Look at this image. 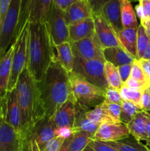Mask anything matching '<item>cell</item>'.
<instances>
[{"label": "cell", "instance_id": "9c48e42d", "mask_svg": "<svg viewBox=\"0 0 150 151\" xmlns=\"http://www.w3.org/2000/svg\"><path fill=\"white\" fill-rule=\"evenodd\" d=\"M44 22L54 46L70 42L69 24L64 11L56 7L54 3L50 7Z\"/></svg>", "mask_w": 150, "mask_h": 151}, {"label": "cell", "instance_id": "ee69618b", "mask_svg": "<svg viewBox=\"0 0 150 151\" xmlns=\"http://www.w3.org/2000/svg\"><path fill=\"white\" fill-rule=\"evenodd\" d=\"M78 0H54L53 3L56 7L63 11H65L69 6L71 5Z\"/></svg>", "mask_w": 150, "mask_h": 151}, {"label": "cell", "instance_id": "1f68e13d", "mask_svg": "<svg viewBox=\"0 0 150 151\" xmlns=\"http://www.w3.org/2000/svg\"><path fill=\"white\" fill-rule=\"evenodd\" d=\"M119 91H120V94L124 100H127V101L131 102V103L136 105L140 109H141V100L142 91H134V90L129 89V88L124 86H122L121 88Z\"/></svg>", "mask_w": 150, "mask_h": 151}, {"label": "cell", "instance_id": "9a60e30c", "mask_svg": "<svg viewBox=\"0 0 150 151\" xmlns=\"http://www.w3.org/2000/svg\"><path fill=\"white\" fill-rule=\"evenodd\" d=\"M92 17L95 25V35L103 50L121 46L115 31L101 15L93 16Z\"/></svg>", "mask_w": 150, "mask_h": 151}, {"label": "cell", "instance_id": "4fadbf2b", "mask_svg": "<svg viewBox=\"0 0 150 151\" xmlns=\"http://www.w3.org/2000/svg\"><path fill=\"white\" fill-rule=\"evenodd\" d=\"M0 151H23V140L5 121L0 101Z\"/></svg>", "mask_w": 150, "mask_h": 151}, {"label": "cell", "instance_id": "60d3db41", "mask_svg": "<svg viewBox=\"0 0 150 151\" xmlns=\"http://www.w3.org/2000/svg\"><path fill=\"white\" fill-rule=\"evenodd\" d=\"M132 66V63H130V64L122 65V66L117 67L119 75H120V78L121 79V81L123 83L129 78V77H130Z\"/></svg>", "mask_w": 150, "mask_h": 151}, {"label": "cell", "instance_id": "ab89813d", "mask_svg": "<svg viewBox=\"0 0 150 151\" xmlns=\"http://www.w3.org/2000/svg\"><path fill=\"white\" fill-rule=\"evenodd\" d=\"M89 145L95 151H119L114 147L107 145L105 142L96 141V140L91 142Z\"/></svg>", "mask_w": 150, "mask_h": 151}, {"label": "cell", "instance_id": "52a82bcc", "mask_svg": "<svg viewBox=\"0 0 150 151\" xmlns=\"http://www.w3.org/2000/svg\"><path fill=\"white\" fill-rule=\"evenodd\" d=\"M27 35L28 23L25 25L21 33L14 41L15 49L12 60V69L7 86V91L16 88L18 79L27 64Z\"/></svg>", "mask_w": 150, "mask_h": 151}, {"label": "cell", "instance_id": "83f0119b", "mask_svg": "<svg viewBox=\"0 0 150 151\" xmlns=\"http://www.w3.org/2000/svg\"><path fill=\"white\" fill-rule=\"evenodd\" d=\"M94 140V136L82 131L73 132V138L70 143L69 151H82Z\"/></svg>", "mask_w": 150, "mask_h": 151}, {"label": "cell", "instance_id": "f6af8a7d", "mask_svg": "<svg viewBox=\"0 0 150 151\" xmlns=\"http://www.w3.org/2000/svg\"><path fill=\"white\" fill-rule=\"evenodd\" d=\"M137 60H138V63H139V65L141 66V69H142L143 72L145 74L147 79L150 81V64L148 63V61H147L146 60H145V59L141 58Z\"/></svg>", "mask_w": 150, "mask_h": 151}, {"label": "cell", "instance_id": "11a10c76", "mask_svg": "<svg viewBox=\"0 0 150 151\" xmlns=\"http://www.w3.org/2000/svg\"><path fill=\"white\" fill-rule=\"evenodd\" d=\"M149 89H150V85H149ZM149 113H150V111H149Z\"/></svg>", "mask_w": 150, "mask_h": 151}, {"label": "cell", "instance_id": "d6a6232c", "mask_svg": "<svg viewBox=\"0 0 150 151\" xmlns=\"http://www.w3.org/2000/svg\"><path fill=\"white\" fill-rule=\"evenodd\" d=\"M130 77L132 78H133L134 80L138 81V82H139L140 83H141L142 85H144V86H149L150 81L147 79L145 74L143 72L141 66L139 65V63H138V60H137L136 59H135V60H134L133 63H132Z\"/></svg>", "mask_w": 150, "mask_h": 151}, {"label": "cell", "instance_id": "74e56055", "mask_svg": "<svg viewBox=\"0 0 150 151\" xmlns=\"http://www.w3.org/2000/svg\"><path fill=\"white\" fill-rule=\"evenodd\" d=\"M141 109L144 111H150V89L149 86L144 88L141 93Z\"/></svg>", "mask_w": 150, "mask_h": 151}, {"label": "cell", "instance_id": "7c38bea8", "mask_svg": "<svg viewBox=\"0 0 150 151\" xmlns=\"http://www.w3.org/2000/svg\"><path fill=\"white\" fill-rule=\"evenodd\" d=\"M71 45L74 56L85 60H99L106 62L103 55V49L96 35L76 42H71Z\"/></svg>", "mask_w": 150, "mask_h": 151}, {"label": "cell", "instance_id": "7402d4cb", "mask_svg": "<svg viewBox=\"0 0 150 151\" xmlns=\"http://www.w3.org/2000/svg\"><path fill=\"white\" fill-rule=\"evenodd\" d=\"M87 110H88V109H84V108L81 107L76 104V116H75V120L73 128H72V131L73 132L82 131V132L88 133V134L94 137L96 132L100 125L91 122L86 117L85 112Z\"/></svg>", "mask_w": 150, "mask_h": 151}, {"label": "cell", "instance_id": "5bb4252c", "mask_svg": "<svg viewBox=\"0 0 150 151\" xmlns=\"http://www.w3.org/2000/svg\"><path fill=\"white\" fill-rule=\"evenodd\" d=\"M130 136L126 125L121 122L104 123L99 127L94 135V140L102 142H116L127 138Z\"/></svg>", "mask_w": 150, "mask_h": 151}, {"label": "cell", "instance_id": "2e32d148", "mask_svg": "<svg viewBox=\"0 0 150 151\" xmlns=\"http://www.w3.org/2000/svg\"><path fill=\"white\" fill-rule=\"evenodd\" d=\"M76 111L75 100H69L60 106L51 118L57 128H73Z\"/></svg>", "mask_w": 150, "mask_h": 151}, {"label": "cell", "instance_id": "7a4b0ae2", "mask_svg": "<svg viewBox=\"0 0 150 151\" xmlns=\"http://www.w3.org/2000/svg\"><path fill=\"white\" fill-rule=\"evenodd\" d=\"M55 55V47L45 22L28 23L26 68L37 82L42 79Z\"/></svg>", "mask_w": 150, "mask_h": 151}, {"label": "cell", "instance_id": "6da1fadb", "mask_svg": "<svg viewBox=\"0 0 150 151\" xmlns=\"http://www.w3.org/2000/svg\"><path fill=\"white\" fill-rule=\"evenodd\" d=\"M15 88L21 117V136L24 147L34 125L46 116V112L40 97L38 82L26 67L19 75Z\"/></svg>", "mask_w": 150, "mask_h": 151}, {"label": "cell", "instance_id": "816d5d0a", "mask_svg": "<svg viewBox=\"0 0 150 151\" xmlns=\"http://www.w3.org/2000/svg\"><path fill=\"white\" fill-rule=\"evenodd\" d=\"M146 146L147 147V148H148L149 151H150V142H148L146 143Z\"/></svg>", "mask_w": 150, "mask_h": 151}, {"label": "cell", "instance_id": "db71d44e", "mask_svg": "<svg viewBox=\"0 0 150 151\" xmlns=\"http://www.w3.org/2000/svg\"><path fill=\"white\" fill-rule=\"evenodd\" d=\"M1 95L0 94V101H1Z\"/></svg>", "mask_w": 150, "mask_h": 151}, {"label": "cell", "instance_id": "44dd1931", "mask_svg": "<svg viewBox=\"0 0 150 151\" xmlns=\"http://www.w3.org/2000/svg\"><path fill=\"white\" fill-rule=\"evenodd\" d=\"M15 43L10 47L5 54L0 58V94L6 93L12 69V60L14 53Z\"/></svg>", "mask_w": 150, "mask_h": 151}, {"label": "cell", "instance_id": "ba28073f", "mask_svg": "<svg viewBox=\"0 0 150 151\" xmlns=\"http://www.w3.org/2000/svg\"><path fill=\"white\" fill-rule=\"evenodd\" d=\"M56 128L51 116H44L34 125L23 151H41L49 141L56 137Z\"/></svg>", "mask_w": 150, "mask_h": 151}, {"label": "cell", "instance_id": "d6986e66", "mask_svg": "<svg viewBox=\"0 0 150 151\" xmlns=\"http://www.w3.org/2000/svg\"><path fill=\"white\" fill-rule=\"evenodd\" d=\"M65 17L69 25L92 17L91 8L87 0H78L64 11Z\"/></svg>", "mask_w": 150, "mask_h": 151}, {"label": "cell", "instance_id": "603a6c76", "mask_svg": "<svg viewBox=\"0 0 150 151\" xmlns=\"http://www.w3.org/2000/svg\"><path fill=\"white\" fill-rule=\"evenodd\" d=\"M56 50L55 59L60 62L63 67L68 72H73L74 56L72 51L70 42L63 43L57 46H54Z\"/></svg>", "mask_w": 150, "mask_h": 151}, {"label": "cell", "instance_id": "d4e9b609", "mask_svg": "<svg viewBox=\"0 0 150 151\" xmlns=\"http://www.w3.org/2000/svg\"><path fill=\"white\" fill-rule=\"evenodd\" d=\"M130 135L135 139L141 142V140L149 142V139L146 134L145 123H144V111L137 114L133 119L126 125Z\"/></svg>", "mask_w": 150, "mask_h": 151}, {"label": "cell", "instance_id": "680465c9", "mask_svg": "<svg viewBox=\"0 0 150 151\" xmlns=\"http://www.w3.org/2000/svg\"><path fill=\"white\" fill-rule=\"evenodd\" d=\"M149 114H150V113H149Z\"/></svg>", "mask_w": 150, "mask_h": 151}, {"label": "cell", "instance_id": "30bf717a", "mask_svg": "<svg viewBox=\"0 0 150 151\" xmlns=\"http://www.w3.org/2000/svg\"><path fill=\"white\" fill-rule=\"evenodd\" d=\"M53 1L54 0H29L25 8L20 13L16 37L27 23H42L45 22L46 16Z\"/></svg>", "mask_w": 150, "mask_h": 151}, {"label": "cell", "instance_id": "f1b7e54d", "mask_svg": "<svg viewBox=\"0 0 150 151\" xmlns=\"http://www.w3.org/2000/svg\"><path fill=\"white\" fill-rule=\"evenodd\" d=\"M104 75H105V78L108 86L118 91H120L123 86V83L119 75L118 68L113 66L112 63L105 62L104 63Z\"/></svg>", "mask_w": 150, "mask_h": 151}, {"label": "cell", "instance_id": "484cf974", "mask_svg": "<svg viewBox=\"0 0 150 151\" xmlns=\"http://www.w3.org/2000/svg\"><path fill=\"white\" fill-rule=\"evenodd\" d=\"M121 18L124 29L134 28L138 29V24L136 13L129 0H120Z\"/></svg>", "mask_w": 150, "mask_h": 151}, {"label": "cell", "instance_id": "e575fe53", "mask_svg": "<svg viewBox=\"0 0 150 151\" xmlns=\"http://www.w3.org/2000/svg\"><path fill=\"white\" fill-rule=\"evenodd\" d=\"M123 100L120 91L118 90L110 88V87H108L105 90V100H104L105 103H117V104L121 105Z\"/></svg>", "mask_w": 150, "mask_h": 151}, {"label": "cell", "instance_id": "836d02e7", "mask_svg": "<svg viewBox=\"0 0 150 151\" xmlns=\"http://www.w3.org/2000/svg\"><path fill=\"white\" fill-rule=\"evenodd\" d=\"M104 107L109 117L111 119L113 122H121L120 114H121V105L117 103H107L104 101Z\"/></svg>", "mask_w": 150, "mask_h": 151}, {"label": "cell", "instance_id": "ac0fdd59", "mask_svg": "<svg viewBox=\"0 0 150 151\" xmlns=\"http://www.w3.org/2000/svg\"><path fill=\"white\" fill-rule=\"evenodd\" d=\"M101 16L110 25L116 34L124 29L121 18L120 0H110L103 7Z\"/></svg>", "mask_w": 150, "mask_h": 151}, {"label": "cell", "instance_id": "f35d334b", "mask_svg": "<svg viewBox=\"0 0 150 151\" xmlns=\"http://www.w3.org/2000/svg\"><path fill=\"white\" fill-rule=\"evenodd\" d=\"M123 86H124L126 87L127 88H129V89L139 91H142L144 88H147V87L144 86V85L138 82L137 81L134 80L133 78H132L131 77H129V78L124 83Z\"/></svg>", "mask_w": 150, "mask_h": 151}, {"label": "cell", "instance_id": "3957f363", "mask_svg": "<svg viewBox=\"0 0 150 151\" xmlns=\"http://www.w3.org/2000/svg\"><path fill=\"white\" fill-rule=\"evenodd\" d=\"M38 86L46 116H51L63 103L74 100L69 72L57 60L51 62Z\"/></svg>", "mask_w": 150, "mask_h": 151}, {"label": "cell", "instance_id": "f907efd6", "mask_svg": "<svg viewBox=\"0 0 150 151\" xmlns=\"http://www.w3.org/2000/svg\"><path fill=\"white\" fill-rule=\"evenodd\" d=\"M82 151H95L90 145H88Z\"/></svg>", "mask_w": 150, "mask_h": 151}, {"label": "cell", "instance_id": "f546056e", "mask_svg": "<svg viewBox=\"0 0 150 151\" xmlns=\"http://www.w3.org/2000/svg\"><path fill=\"white\" fill-rule=\"evenodd\" d=\"M141 111H142V109L138 107L136 105L127 100H123L121 104V122L126 125L137 114Z\"/></svg>", "mask_w": 150, "mask_h": 151}, {"label": "cell", "instance_id": "4316f807", "mask_svg": "<svg viewBox=\"0 0 150 151\" xmlns=\"http://www.w3.org/2000/svg\"><path fill=\"white\" fill-rule=\"evenodd\" d=\"M105 143L119 151H149L145 145H143L131 135L119 141L107 142Z\"/></svg>", "mask_w": 150, "mask_h": 151}, {"label": "cell", "instance_id": "cb8c5ba5", "mask_svg": "<svg viewBox=\"0 0 150 151\" xmlns=\"http://www.w3.org/2000/svg\"><path fill=\"white\" fill-rule=\"evenodd\" d=\"M121 47L135 59L137 58V29H123L117 34Z\"/></svg>", "mask_w": 150, "mask_h": 151}, {"label": "cell", "instance_id": "7dc6e473", "mask_svg": "<svg viewBox=\"0 0 150 151\" xmlns=\"http://www.w3.org/2000/svg\"><path fill=\"white\" fill-rule=\"evenodd\" d=\"M72 138H73V134L68 137L67 138L65 139L64 142H63V145H62L61 147L58 151H69V146H70V143L71 142Z\"/></svg>", "mask_w": 150, "mask_h": 151}, {"label": "cell", "instance_id": "8d00e7d4", "mask_svg": "<svg viewBox=\"0 0 150 151\" xmlns=\"http://www.w3.org/2000/svg\"><path fill=\"white\" fill-rule=\"evenodd\" d=\"M110 0H87L93 16L101 15V10Z\"/></svg>", "mask_w": 150, "mask_h": 151}, {"label": "cell", "instance_id": "d590c367", "mask_svg": "<svg viewBox=\"0 0 150 151\" xmlns=\"http://www.w3.org/2000/svg\"><path fill=\"white\" fill-rule=\"evenodd\" d=\"M63 137H56L49 141L41 151H58L65 140Z\"/></svg>", "mask_w": 150, "mask_h": 151}, {"label": "cell", "instance_id": "8992f818", "mask_svg": "<svg viewBox=\"0 0 150 151\" xmlns=\"http://www.w3.org/2000/svg\"><path fill=\"white\" fill-rule=\"evenodd\" d=\"M21 0H12L0 30V58L16 39L20 16Z\"/></svg>", "mask_w": 150, "mask_h": 151}, {"label": "cell", "instance_id": "681fc988", "mask_svg": "<svg viewBox=\"0 0 150 151\" xmlns=\"http://www.w3.org/2000/svg\"><path fill=\"white\" fill-rule=\"evenodd\" d=\"M142 58L145 59V60H149V59H150V41L149 43L148 47H147L146 50Z\"/></svg>", "mask_w": 150, "mask_h": 151}, {"label": "cell", "instance_id": "ffe728a7", "mask_svg": "<svg viewBox=\"0 0 150 151\" xmlns=\"http://www.w3.org/2000/svg\"><path fill=\"white\" fill-rule=\"evenodd\" d=\"M104 60L106 62L112 63L116 67L125 64H130L135 60L121 46L108 47L103 50Z\"/></svg>", "mask_w": 150, "mask_h": 151}, {"label": "cell", "instance_id": "6f0895ef", "mask_svg": "<svg viewBox=\"0 0 150 151\" xmlns=\"http://www.w3.org/2000/svg\"></svg>", "mask_w": 150, "mask_h": 151}, {"label": "cell", "instance_id": "277c9868", "mask_svg": "<svg viewBox=\"0 0 150 151\" xmlns=\"http://www.w3.org/2000/svg\"><path fill=\"white\" fill-rule=\"evenodd\" d=\"M74 99L78 106L91 110L105 100V91L91 83L79 75L69 72Z\"/></svg>", "mask_w": 150, "mask_h": 151}, {"label": "cell", "instance_id": "f5cc1de1", "mask_svg": "<svg viewBox=\"0 0 150 151\" xmlns=\"http://www.w3.org/2000/svg\"><path fill=\"white\" fill-rule=\"evenodd\" d=\"M147 60V61H148V63L150 64V59H149V60Z\"/></svg>", "mask_w": 150, "mask_h": 151}, {"label": "cell", "instance_id": "e0dca14e", "mask_svg": "<svg viewBox=\"0 0 150 151\" xmlns=\"http://www.w3.org/2000/svg\"><path fill=\"white\" fill-rule=\"evenodd\" d=\"M70 43L76 42L84 38L95 35V25L93 17L69 25Z\"/></svg>", "mask_w": 150, "mask_h": 151}, {"label": "cell", "instance_id": "5b68a950", "mask_svg": "<svg viewBox=\"0 0 150 151\" xmlns=\"http://www.w3.org/2000/svg\"><path fill=\"white\" fill-rule=\"evenodd\" d=\"M104 63L99 60H85L74 56L73 72L105 91L108 84L104 75Z\"/></svg>", "mask_w": 150, "mask_h": 151}, {"label": "cell", "instance_id": "c3c4849f", "mask_svg": "<svg viewBox=\"0 0 150 151\" xmlns=\"http://www.w3.org/2000/svg\"><path fill=\"white\" fill-rule=\"evenodd\" d=\"M141 24L145 28L147 34H148V35L150 38V22H149L148 19H143V20H141Z\"/></svg>", "mask_w": 150, "mask_h": 151}, {"label": "cell", "instance_id": "b9f144b4", "mask_svg": "<svg viewBox=\"0 0 150 151\" xmlns=\"http://www.w3.org/2000/svg\"><path fill=\"white\" fill-rule=\"evenodd\" d=\"M11 1L12 0H0V30H1L3 21L7 15L9 7L11 4Z\"/></svg>", "mask_w": 150, "mask_h": 151}, {"label": "cell", "instance_id": "9f6ffc18", "mask_svg": "<svg viewBox=\"0 0 150 151\" xmlns=\"http://www.w3.org/2000/svg\"><path fill=\"white\" fill-rule=\"evenodd\" d=\"M23 1V0H21V1Z\"/></svg>", "mask_w": 150, "mask_h": 151}, {"label": "cell", "instance_id": "bcb514c9", "mask_svg": "<svg viewBox=\"0 0 150 151\" xmlns=\"http://www.w3.org/2000/svg\"><path fill=\"white\" fill-rule=\"evenodd\" d=\"M144 123H145V131L149 139V142H150V114L149 112L144 111ZM148 143V142H146Z\"/></svg>", "mask_w": 150, "mask_h": 151}, {"label": "cell", "instance_id": "8fae6325", "mask_svg": "<svg viewBox=\"0 0 150 151\" xmlns=\"http://www.w3.org/2000/svg\"><path fill=\"white\" fill-rule=\"evenodd\" d=\"M1 106L6 122L11 125L20 136L21 135V117L16 88L6 91L5 94L1 95Z\"/></svg>", "mask_w": 150, "mask_h": 151}, {"label": "cell", "instance_id": "7bdbcfd3", "mask_svg": "<svg viewBox=\"0 0 150 151\" xmlns=\"http://www.w3.org/2000/svg\"><path fill=\"white\" fill-rule=\"evenodd\" d=\"M139 7L144 14V19H150V0H138Z\"/></svg>", "mask_w": 150, "mask_h": 151}, {"label": "cell", "instance_id": "4dcf8cb0", "mask_svg": "<svg viewBox=\"0 0 150 151\" xmlns=\"http://www.w3.org/2000/svg\"><path fill=\"white\" fill-rule=\"evenodd\" d=\"M149 41L150 38L145 28L139 24L137 29V60L142 58Z\"/></svg>", "mask_w": 150, "mask_h": 151}]
</instances>
